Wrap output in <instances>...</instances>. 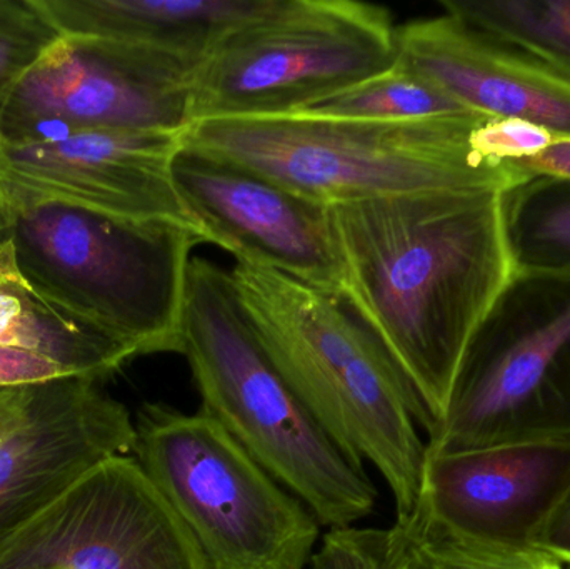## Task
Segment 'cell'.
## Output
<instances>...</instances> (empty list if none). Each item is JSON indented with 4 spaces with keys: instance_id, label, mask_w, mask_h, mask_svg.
I'll return each instance as SVG.
<instances>
[{
    "instance_id": "obj_1",
    "label": "cell",
    "mask_w": 570,
    "mask_h": 569,
    "mask_svg": "<svg viewBox=\"0 0 570 569\" xmlns=\"http://www.w3.org/2000/svg\"><path fill=\"white\" fill-rule=\"evenodd\" d=\"M504 194L431 190L328 207L344 297L414 387L432 434L472 341L518 273Z\"/></svg>"
},
{
    "instance_id": "obj_2",
    "label": "cell",
    "mask_w": 570,
    "mask_h": 569,
    "mask_svg": "<svg viewBox=\"0 0 570 569\" xmlns=\"http://www.w3.org/2000/svg\"><path fill=\"white\" fill-rule=\"evenodd\" d=\"M234 290L266 353L318 423L414 511L434 424L387 347L345 297L236 261Z\"/></svg>"
},
{
    "instance_id": "obj_3",
    "label": "cell",
    "mask_w": 570,
    "mask_h": 569,
    "mask_svg": "<svg viewBox=\"0 0 570 569\" xmlns=\"http://www.w3.org/2000/svg\"><path fill=\"white\" fill-rule=\"evenodd\" d=\"M203 408L321 527H354L374 511L377 490L352 457L292 390L256 336L230 271L204 257L187 269L180 317Z\"/></svg>"
},
{
    "instance_id": "obj_4",
    "label": "cell",
    "mask_w": 570,
    "mask_h": 569,
    "mask_svg": "<svg viewBox=\"0 0 570 569\" xmlns=\"http://www.w3.org/2000/svg\"><path fill=\"white\" fill-rule=\"evenodd\" d=\"M489 117L210 119L190 124L183 147L327 207L431 190L508 193L531 176L519 164L498 163L482 153L478 133Z\"/></svg>"
},
{
    "instance_id": "obj_5",
    "label": "cell",
    "mask_w": 570,
    "mask_h": 569,
    "mask_svg": "<svg viewBox=\"0 0 570 569\" xmlns=\"http://www.w3.org/2000/svg\"><path fill=\"white\" fill-rule=\"evenodd\" d=\"M7 184L12 220L0 261L19 279L137 356L180 354L187 269L194 247L206 243L200 234Z\"/></svg>"
},
{
    "instance_id": "obj_6",
    "label": "cell",
    "mask_w": 570,
    "mask_h": 569,
    "mask_svg": "<svg viewBox=\"0 0 570 569\" xmlns=\"http://www.w3.org/2000/svg\"><path fill=\"white\" fill-rule=\"evenodd\" d=\"M134 453L193 534L207 569L311 567L317 518L206 411L144 404Z\"/></svg>"
},
{
    "instance_id": "obj_7",
    "label": "cell",
    "mask_w": 570,
    "mask_h": 569,
    "mask_svg": "<svg viewBox=\"0 0 570 569\" xmlns=\"http://www.w3.org/2000/svg\"><path fill=\"white\" fill-rule=\"evenodd\" d=\"M399 27L391 10L354 0H283L230 33L190 86L189 126L281 117L391 69Z\"/></svg>"
},
{
    "instance_id": "obj_8",
    "label": "cell",
    "mask_w": 570,
    "mask_h": 569,
    "mask_svg": "<svg viewBox=\"0 0 570 569\" xmlns=\"http://www.w3.org/2000/svg\"><path fill=\"white\" fill-rule=\"evenodd\" d=\"M570 414V269H519L472 341L429 454Z\"/></svg>"
},
{
    "instance_id": "obj_9",
    "label": "cell",
    "mask_w": 570,
    "mask_h": 569,
    "mask_svg": "<svg viewBox=\"0 0 570 569\" xmlns=\"http://www.w3.org/2000/svg\"><path fill=\"white\" fill-rule=\"evenodd\" d=\"M199 69L132 43L59 37L10 94L0 147L72 130L184 133Z\"/></svg>"
},
{
    "instance_id": "obj_10",
    "label": "cell",
    "mask_w": 570,
    "mask_h": 569,
    "mask_svg": "<svg viewBox=\"0 0 570 569\" xmlns=\"http://www.w3.org/2000/svg\"><path fill=\"white\" fill-rule=\"evenodd\" d=\"M0 569H207L186 524L129 457L83 474L0 547Z\"/></svg>"
},
{
    "instance_id": "obj_11",
    "label": "cell",
    "mask_w": 570,
    "mask_h": 569,
    "mask_svg": "<svg viewBox=\"0 0 570 569\" xmlns=\"http://www.w3.org/2000/svg\"><path fill=\"white\" fill-rule=\"evenodd\" d=\"M99 381L0 387V547L97 464L136 447V423Z\"/></svg>"
},
{
    "instance_id": "obj_12",
    "label": "cell",
    "mask_w": 570,
    "mask_h": 569,
    "mask_svg": "<svg viewBox=\"0 0 570 569\" xmlns=\"http://www.w3.org/2000/svg\"><path fill=\"white\" fill-rule=\"evenodd\" d=\"M173 177L206 243L229 251L236 261L344 297V267L327 206L184 147Z\"/></svg>"
},
{
    "instance_id": "obj_13",
    "label": "cell",
    "mask_w": 570,
    "mask_h": 569,
    "mask_svg": "<svg viewBox=\"0 0 570 569\" xmlns=\"http://www.w3.org/2000/svg\"><path fill=\"white\" fill-rule=\"evenodd\" d=\"M183 134L72 130L40 137L0 147V176L100 213L173 223L203 236L174 184Z\"/></svg>"
},
{
    "instance_id": "obj_14",
    "label": "cell",
    "mask_w": 570,
    "mask_h": 569,
    "mask_svg": "<svg viewBox=\"0 0 570 569\" xmlns=\"http://www.w3.org/2000/svg\"><path fill=\"white\" fill-rule=\"evenodd\" d=\"M569 478L570 421L512 431L468 450L429 454L412 513L524 540Z\"/></svg>"
},
{
    "instance_id": "obj_15",
    "label": "cell",
    "mask_w": 570,
    "mask_h": 569,
    "mask_svg": "<svg viewBox=\"0 0 570 569\" xmlns=\"http://www.w3.org/2000/svg\"><path fill=\"white\" fill-rule=\"evenodd\" d=\"M397 63L471 112L570 139V79L524 50L442 13L399 27Z\"/></svg>"
},
{
    "instance_id": "obj_16",
    "label": "cell",
    "mask_w": 570,
    "mask_h": 569,
    "mask_svg": "<svg viewBox=\"0 0 570 569\" xmlns=\"http://www.w3.org/2000/svg\"><path fill=\"white\" fill-rule=\"evenodd\" d=\"M60 37H96L203 66L236 30L283 0H30Z\"/></svg>"
},
{
    "instance_id": "obj_17",
    "label": "cell",
    "mask_w": 570,
    "mask_h": 569,
    "mask_svg": "<svg viewBox=\"0 0 570 569\" xmlns=\"http://www.w3.org/2000/svg\"><path fill=\"white\" fill-rule=\"evenodd\" d=\"M311 569H570V565L522 538L475 533L412 513L385 530H328Z\"/></svg>"
},
{
    "instance_id": "obj_18",
    "label": "cell",
    "mask_w": 570,
    "mask_h": 569,
    "mask_svg": "<svg viewBox=\"0 0 570 569\" xmlns=\"http://www.w3.org/2000/svg\"><path fill=\"white\" fill-rule=\"evenodd\" d=\"M0 346L59 366L69 376L106 380L136 350L30 290L0 261Z\"/></svg>"
},
{
    "instance_id": "obj_19",
    "label": "cell",
    "mask_w": 570,
    "mask_h": 569,
    "mask_svg": "<svg viewBox=\"0 0 570 569\" xmlns=\"http://www.w3.org/2000/svg\"><path fill=\"white\" fill-rule=\"evenodd\" d=\"M471 114L475 112L455 102L424 77L395 62L385 72L371 77L344 92L311 104L291 116L414 122L451 119Z\"/></svg>"
},
{
    "instance_id": "obj_20",
    "label": "cell",
    "mask_w": 570,
    "mask_h": 569,
    "mask_svg": "<svg viewBox=\"0 0 570 569\" xmlns=\"http://www.w3.org/2000/svg\"><path fill=\"white\" fill-rule=\"evenodd\" d=\"M441 6L570 79V0H445Z\"/></svg>"
},
{
    "instance_id": "obj_21",
    "label": "cell",
    "mask_w": 570,
    "mask_h": 569,
    "mask_svg": "<svg viewBox=\"0 0 570 569\" xmlns=\"http://www.w3.org/2000/svg\"><path fill=\"white\" fill-rule=\"evenodd\" d=\"M519 269H570V179L532 176L504 194Z\"/></svg>"
},
{
    "instance_id": "obj_22",
    "label": "cell",
    "mask_w": 570,
    "mask_h": 569,
    "mask_svg": "<svg viewBox=\"0 0 570 569\" xmlns=\"http://www.w3.org/2000/svg\"><path fill=\"white\" fill-rule=\"evenodd\" d=\"M59 37L30 0H0V122L19 80Z\"/></svg>"
},
{
    "instance_id": "obj_23",
    "label": "cell",
    "mask_w": 570,
    "mask_h": 569,
    "mask_svg": "<svg viewBox=\"0 0 570 569\" xmlns=\"http://www.w3.org/2000/svg\"><path fill=\"white\" fill-rule=\"evenodd\" d=\"M556 140L558 137L535 124L498 117L484 120L478 133L482 153L504 164H518L538 156Z\"/></svg>"
},
{
    "instance_id": "obj_24",
    "label": "cell",
    "mask_w": 570,
    "mask_h": 569,
    "mask_svg": "<svg viewBox=\"0 0 570 569\" xmlns=\"http://www.w3.org/2000/svg\"><path fill=\"white\" fill-rule=\"evenodd\" d=\"M524 540L570 561V478L532 524Z\"/></svg>"
},
{
    "instance_id": "obj_25",
    "label": "cell",
    "mask_w": 570,
    "mask_h": 569,
    "mask_svg": "<svg viewBox=\"0 0 570 569\" xmlns=\"http://www.w3.org/2000/svg\"><path fill=\"white\" fill-rule=\"evenodd\" d=\"M69 376L59 366L22 351L0 346V387L42 383L56 377Z\"/></svg>"
},
{
    "instance_id": "obj_26",
    "label": "cell",
    "mask_w": 570,
    "mask_h": 569,
    "mask_svg": "<svg viewBox=\"0 0 570 569\" xmlns=\"http://www.w3.org/2000/svg\"><path fill=\"white\" fill-rule=\"evenodd\" d=\"M529 176L570 179V139H558L538 156L518 163Z\"/></svg>"
},
{
    "instance_id": "obj_27",
    "label": "cell",
    "mask_w": 570,
    "mask_h": 569,
    "mask_svg": "<svg viewBox=\"0 0 570 569\" xmlns=\"http://www.w3.org/2000/svg\"><path fill=\"white\" fill-rule=\"evenodd\" d=\"M10 220H12V209H10L9 184L0 176V244L9 233Z\"/></svg>"
},
{
    "instance_id": "obj_28",
    "label": "cell",
    "mask_w": 570,
    "mask_h": 569,
    "mask_svg": "<svg viewBox=\"0 0 570 569\" xmlns=\"http://www.w3.org/2000/svg\"><path fill=\"white\" fill-rule=\"evenodd\" d=\"M2 279H3V274L0 273V283H2Z\"/></svg>"
},
{
    "instance_id": "obj_29",
    "label": "cell",
    "mask_w": 570,
    "mask_h": 569,
    "mask_svg": "<svg viewBox=\"0 0 570 569\" xmlns=\"http://www.w3.org/2000/svg\"><path fill=\"white\" fill-rule=\"evenodd\" d=\"M568 563L570 565V561H568Z\"/></svg>"
}]
</instances>
